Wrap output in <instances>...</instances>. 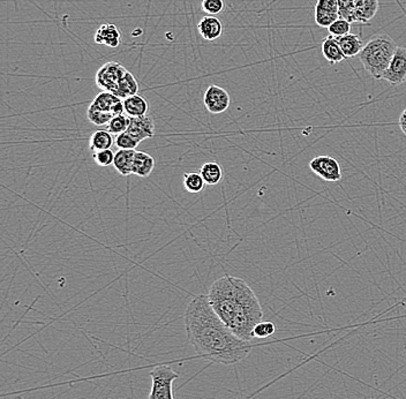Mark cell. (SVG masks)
<instances>
[{
	"label": "cell",
	"mask_w": 406,
	"mask_h": 399,
	"mask_svg": "<svg viewBox=\"0 0 406 399\" xmlns=\"http://www.w3.org/2000/svg\"><path fill=\"white\" fill-rule=\"evenodd\" d=\"M397 48L398 47L392 37L387 34H382L367 42L359 53V59L367 73L374 79L380 80L388 68Z\"/></svg>",
	"instance_id": "3957f363"
},
{
	"label": "cell",
	"mask_w": 406,
	"mask_h": 399,
	"mask_svg": "<svg viewBox=\"0 0 406 399\" xmlns=\"http://www.w3.org/2000/svg\"><path fill=\"white\" fill-rule=\"evenodd\" d=\"M134 149H119L114 154V166L120 176L127 177L133 175V162L136 156Z\"/></svg>",
	"instance_id": "2e32d148"
},
{
	"label": "cell",
	"mask_w": 406,
	"mask_h": 399,
	"mask_svg": "<svg viewBox=\"0 0 406 399\" xmlns=\"http://www.w3.org/2000/svg\"><path fill=\"white\" fill-rule=\"evenodd\" d=\"M315 8L321 10V11L329 12L340 14V6H338V0H318Z\"/></svg>",
	"instance_id": "1f68e13d"
},
{
	"label": "cell",
	"mask_w": 406,
	"mask_h": 399,
	"mask_svg": "<svg viewBox=\"0 0 406 399\" xmlns=\"http://www.w3.org/2000/svg\"><path fill=\"white\" fill-rule=\"evenodd\" d=\"M321 49H322L323 57H325L327 62H329L331 65L340 64V62H343L344 59H346L345 58L344 53L342 51V49H340L338 40H337V38L335 36L329 35V36L326 37V38L322 40Z\"/></svg>",
	"instance_id": "e0dca14e"
},
{
	"label": "cell",
	"mask_w": 406,
	"mask_h": 399,
	"mask_svg": "<svg viewBox=\"0 0 406 399\" xmlns=\"http://www.w3.org/2000/svg\"><path fill=\"white\" fill-rule=\"evenodd\" d=\"M185 329L199 357L220 365H236L249 357L253 345L236 336L209 303L208 294L195 296L187 305Z\"/></svg>",
	"instance_id": "6da1fadb"
},
{
	"label": "cell",
	"mask_w": 406,
	"mask_h": 399,
	"mask_svg": "<svg viewBox=\"0 0 406 399\" xmlns=\"http://www.w3.org/2000/svg\"><path fill=\"white\" fill-rule=\"evenodd\" d=\"M114 136L107 129H99L92 133L89 138V149L92 151H102L111 149L114 146Z\"/></svg>",
	"instance_id": "ffe728a7"
},
{
	"label": "cell",
	"mask_w": 406,
	"mask_h": 399,
	"mask_svg": "<svg viewBox=\"0 0 406 399\" xmlns=\"http://www.w3.org/2000/svg\"><path fill=\"white\" fill-rule=\"evenodd\" d=\"M201 8L202 11L207 14L215 16L224 11L225 3H224V0H203Z\"/></svg>",
	"instance_id": "83f0119b"
},
{
	"label": "cell",
	"mask_w": 406,
	"mask_h": 399,
	"mask_svg": "<svg viewBox=\"0 0 406 399\" xmlns=\"http://www.w3.org/2000/svg\"><path fill=\"white\" fill-rule=\"evenodd\" d=\"M151 389L148 399H175L173 382L179 377L176 370L166 365H161L151 370Z\"/></svg>",
	"instance_id": "277c9868"
},
{
	"label": "cell",
	"mask_w": 406,
	"mask_h": 399,
	"mask_svg": "<svg viewBox=\"0 0 406 399\" xmlns=\"http://www.w3.org/2000/svg\"><path fill=\"white\" fill-rule=\"evenodd\" d=\"M95 43L106 45L109 48H118L121 43L120 31L116 25L105 23L99 27L95 34Z\"/></svg>",
	"instance_id": "4fadbf2b"
},
{
	"label": "cell",
	"mask_w": 406,
	"mask_h": 399,
	"mask_svg": "<svg viewBox=\"0 0 406 399\" xmlns=\"http://www.w3.org/2000/svg\"><path fill=\"white\" fill-rule=\"evenodd\" d=\"M382 80L392 86H399L406 81V49L398 47L392 57L389 67L385 70Z\"/></svg>",
	"instance_id": "ba28073f"
},
{
	"label": "cell",
	"mask_w": 406,
	"mask_h": 399,
	"mask_svg": "<svg viewBox=\"0 0 406 399\" xmlns=\"http://www.w3.org/2000/svg\"><path fill=\"white\" fill-rule=\"evenodd\" d=\"M203 104L208 112L220 114L230 107L231 97L229 92L220 86H209L203 95Z\"/></svg>",
	"instance_id": "52a82bcc"
},
{
	"label": "cell",
	"mask_w": 406,
	"mask_h": 399,
	"mask_svg": "<svg viewBox=\"0 0 406 399\" xmlns=\"http://www.w3.org/2000/svg\"><path fill=\"white\" fill-rule=\"evenodd\" d=\"M355 0H338V6H340V16L345 18L352 23V15H353V8H355Z\"/></svg>",
	"instance_id": "4dcf8cb0"
},
{
	"label": "cell",
	"mask_w": 406,
	"mask_h": 399,
	"mask_svg": "<svg viewBox=\"0 0 406 399\" xmlns=\"http://www.w3.org/2000/svg\"><path fill=\"white\" fill-rule=\"evenodd\" d=\"M398 124L399 127H401V129H402V132L406 136V109L405 110L403 111L402 114H401Z\"/></svg>",
	"instance_id": "d6a6232c"
},
{
	"label": "cell",
	"mask_w": 406,
	"mask_h": 399,
	"mask_svg": "<svg viewBox=\"0 0 406 399\" xmlns=\"http://www.w3.org/2000/svg\"><path fill=\"white\" fill-rule=\"evenodd\" d=\"M199 34L205 40H215L224 33V26L220 18L208 15L200 20L198 25Z\"/></svg>",
	"instance_id": "7c38bea8"
},
{
	"label": "cell",
	"mask_w": 406,
	"mask_h": 399,
	"mask_svg": "<svg viewBox=\"0 0 406 399\" xmlns=\"http://www.w3.org/2000/svg\"><path fill=\"white\" fill-rule=\"evenodd\" d=\"M128 70L119 62H109L104 64L96 74V85L102 92L114 94L121 79Z\"/></svg>",
	"instance_id": "5b68a950"
},
{
	"label": "cell",
	"mask_w": 406,
	"mask_h": 399,
	"mask_svg": "<svg viewBox=\"0 0 406 399\" xmlns=\"http://www.w3.org/2000/svg\"><path fill=\"white\" fill-rule=\"evenodd\" d=\"M138 92H139V83L136 77L131 72H127L119 82L114 95L118 96L119 99H125L129 96L136 95Z\"/></svg>",
	"instance_id": "44dd1931"
},
{
	"label": "cell",
	"mask_w": 406,
	"mask_h": 399,
	"mask_svg": "<svg viewBox=\"0 0 406 399\" xmlns=\"http://www.w3.org/2000/svg\"><path fill=\"white\" fill-rule=\"evenodd\" d=\"M114 116L112 114H107L104 111L99 110L92 105H89L88 111H87V118L92 124L96 125V126H104V125H109L111 119Z\"/></svg>",
	"instance_id": "cb8c5ba5"
},
{
	"label": "cell",
	"mask_w": 406,
	"mask_h": 399,
	"mask_svg": "<svg viewBox=\"0 0 406 399\" xmlns=\"http://www.w3.org/2000/svg\"><path fill=\"white\" fill-rule=\"evenodd\" d=\"M114 142H116V146L119 149H134V151H136L138 144L141 143L139 140L136 139L134 136H131L128 132H125L120 134V136H117Z\"/></svg>",
	"instance_id": "f1b7e54d"
},
{
	"label": "cell",
	"mask_w": 406,
	"mask_h": 399,
	"mask_svg": "<svg viewBox=\"0 0 406 399\" xmlns=\"http://www.w3.org/2000/svg\"><path fill=\"white\" fill-rule=\"evenodd\" d=\"M114 154L116 153H114L111 149L96 151L95 154H94V161H95L96 164L99 165V166L106 168V166L114 165Z\"/></svg>",
	"instance_id": "f546056e"
},
{
	"label": "cell",
	"mask_w": 406,
	"mask_h": 399,
	"mask_svg": "<svg viewBox=\"0 0 406 399\" xmlns=\"http://www.w3.org/2000/svg\"><path fill=\"white\" fill-rule=\"evenodd\" d=\"M127 132L139 140L140 142L146 139H151L155 136L154 119L151 116L131 118Z\"/></svg>",
	"instance_id": "30bf717a"
},
{
	"label": "cell",
	"mask_w": 406,
	"mask_h": 399,
	"mask_svg": "<svg viewBox=\"0 0 406 399\" xmlns=\"http://www.w3.org/2000/svg\"><path fill=\"white\" fill-rule=\"evenodd\" d=\"M350 30H351V23L348 21V20L342 18L336 20V21L328 28V31H329L330 35L335 37L345 36V35L350 34Z\"/></svg>",
	"instance_id": "4316f807"
},
{
	"label": "cell",
	"mask_w": 406,
	"mask_h": 399,
	"mask_svg": "<svg viewBox=\"0 0 406 399\" xmlns=\"http://www.w3.org/2000/svg\"><path fill=\"white\" fill-rule=\"evenodd\" d=\"M129 123H131V117H128L127 114L116 116L111 119L110 123L107 125V131L112 136H120L123 133L127 132Z\"/></svg>",
	"instance_id": "603a6c76"
},
{
	"label": "cell",
	"mask_w": 406,
	"mask_h": 399,
	"mask_svg": "<svg viewBox=\"0 0 406 399\" xmlns=\"http://www.w3.org/2000/svg\"><path fill=\"white\" fill-rule=\"evenodd\" d=\"M183 188L188 193L198 194L205 190V183L200 172H187L183 175Z\"/></svg>",
	"instance_id": "7402d4cb"
},
{
	"label": "cell",
	"mask_w": 406,
	"mask_h": 399,
	"mask_svg": "<svg viewBox=\"0 0 406 399\" xmlns=\"http://www.w3.org/2000/svg\"><path fill=\"white\" fill-rule=\"evenodd\" d=\"M200 173L205 179V185L215 186L223 180V166L218 162H205L200 169Z\"/></svg>",
	"instance_id": "d6986e66"
},
{
	"label": "cell",
	"mask_w": 406,
	"mask_h": 399,
	"mask_svg": "<svg viewBox=\"0 0 406 399\" xmlns=\"http://www.w3.org/2000/svg\"><path fill=\"white\" fill-rule=\"evenodd\" d=\"M209 303L229 329L240 339H254L253 330L264 319V311L255 292L244 279L225 275L212 283Z\"/></svg>",
	"instance_id": "7a4b0ae2"
},
{
	"label": "cell",
	"mask_w": 406,
	"mask_h": 399,
	"mask_svg": "<svg viewBox=\"0 0 406 399\" xmlns=\"http://www.w3.org/2000/svg\"><path fill=\"white\" fill-rule=\"evenodd\" d=\"M276 331V326L270 321H261L256 324L253 330V336L254 338H268L274 335Z\"/></svg>",
	"instance_id": "484cf974"
},
{
	"label": "cell",
	"mask_w": 406,
	"mask_h": 399,
	"mask_svg": "<svg viewBox=\"0 0 406 399\" xmlns=\"http://www.w3.org/2000/svg\"><path fill=\"white\" fill-rule=\"evenodd\" d=\"M90 105L99 109V110L107 112V114H112L114 117L125 114L124 103L121 102V99H119L118 96L114 95L112 92H101V94L96 96L95 99L92 101Z\"/></svg>",
	"instance_id": "9c48e42d"
},
{
	"label": "cell",
	"mask_w": 406,
	"mask_h": 399,
	"mask_svg": "<svg viewBox=\"0 0 406 399\" xmlns=\"http://www.w3.org/2000/svg\"><path fill=\"white\" fill-rule=\"evenodd\" d=\"M155 165L156 162L151 155L147 154L144 151H136L134 162H133V175L141 178H147L154 171Z\"/></svg>",
	"instance_id": "9a60e30c"
},
{
	"label": "cell",
	"mask_w": 406,
	"mask_h": 399,
	"mask_svg": "<svg viewBox=\"0 0 406 399\" xmlns=\"http://www.w3.org/2000/svg\"><path fill=\"white\" fill-rule=\"evenodd\" d=\"M123 103H124L125 114H127L128 117H143L149 114V103L139 94L129 96L127 99H125Z\"/></svg>",
	"instance_id": "5bb4252c"
},
{
	"label": "cell",
	"mask_w": 406,
	"mask_h": 399,
	"mask_svg": "<svg viewBox=\"0 0 406 399\" xmlns=\"http://www.w3.org/2000/svg\"><path fill=\"white\" fill-rule=\"evenodd\" d=\"M309 169L321 179L336 183L342 179V168L336 158L327 155L316 156L309 162Z\"/></svg>",
	"instance_id": "8992f818"
},
{
	"label": "cell",
	"mask_w": 406,
	"mask_h": 399,
	"mask_svg": "<svg viewBox=\"0 0 406 399\" xmlns=\"http://www.w3.org/2000/svg\"><path fill=\"white\" fill-rule=\"evenodd\" d=\"M340 18V14H335V13H329V12L321 11V10L315 8V23L321 28H329Z\"/></svg>",
	"instance_id": "d4e9b609"
},
{
	"label": "cell",
	"mask_w": 406,
	"mask_h": 399,
	"mask_svg": "<svg viewBox=\"0 0 406 399\" xmlns=\"http://www.w3.org/2000/svg\"><path fill=\"white\" fill-rule=\"evenodd\" d=\"M336 38L346 59L359 55L362 48L365 47L361 38L355 34H348L345 36L336 37Z\"/></svg>",
	"instance_id": "ac0fdd59"
},
{
	"label": "cell",
	"mask_w": 406,
	"mask_h": 399,
	"mask_svg": "<svg viewBox=\"0 0 406 399\" xmlns=\"http://www.w3.org/2000/svg\"><path fill=\"white\" fill-rule=\"evenodd\" d=\"M379 0H355L352 23H368L379 11Z\"/></svg>",
	"instance_id": "8fae6325"
}]
</instances>
